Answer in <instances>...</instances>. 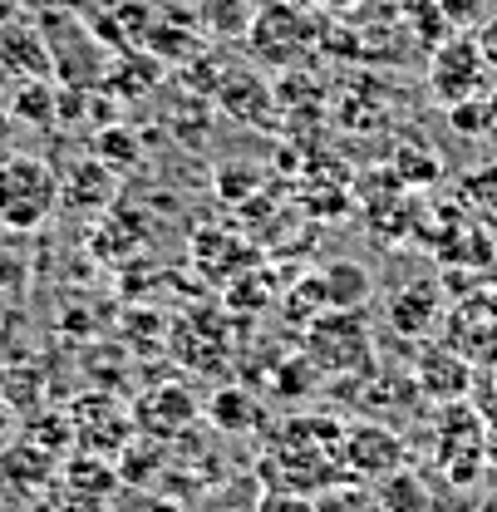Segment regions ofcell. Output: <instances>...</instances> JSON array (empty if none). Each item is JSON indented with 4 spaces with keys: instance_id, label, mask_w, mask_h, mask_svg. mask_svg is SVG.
<instances>
[{
    "instance_id": "cell-6",
    "label": "cell",
    "mask_w": 497,
    "mask_h": 512,
    "mask_svg": "<svg viewBox=\"0 0 497 512\" xmlns=\"http://www.w3.org/2000/svg\"><path fill=\"white\" fill-rule=\"evenodd\" d=\"M438 320V286L434 281H414L404 291H394L389 301V325L404 330V335H424Z\"/></svg>"
},
{
    "instance_id": "cell-5",
    "label": "cell",
    "mask_w": 497,
    "mask_h": 512,
    "mask_svg": "<svg viewBox=\"0 0 497 512\" xmlns=\"http://www.w3.org/2000/svg\"><path fill=\"white\" fill-rule=\"evenodd\" d=\"M370 271L360 261H330L320 271V291H325V306L330 311H360L370 301Z\"/></svg>"
},
{
    "instance_id": "cell-3",
    "label": "cell",
    "mask_w": 497,
    "mask_h": 512,
    "mask_svg": "<svg viewBox=\"0 0 497 512\" xmlns=\"http://www.w3.org/2000/svg\"><path fill=\"white\" fill-rule=\"evenodd\" d=\"M488 64L478 55V45L473 40H448L443 50L434 55V69H429V84H434V94L443 104H463V99H473L488 79Z\"/></svg>"
},
{
    "instance_id": "cell-9",
    "label": "cell",
    "mask_w": 497,
    "mask_h": 512,
    "mask_svg": "<svg viewBox=\"0 0 497 512\" xmlns=\"http://www.w3.org/2000/svg\"><path fill=\"white\" fill-rule=\"evenodd\" d=\"M94 153H99L109 168H133V163H138V138H133L128 128H104V133L94 138Z\"/></svg>"
},
{
    "instance_id": "cell-2",
    "label": "cell",
    "mask_w": 497,
    "mask_h": 512,
    "mask_svg": "<svg viewBox=\"0 0 497 512\" xmlns=\"http://www.w3.org/2000/svg\"><path fill=\"white\" fill-rule=\"evenodd\" d=\"M311 360L320 370L340 375L355 365H370V330L360 311H330L311 325Z\"/></svg>"
},
{
    "instance_id": "cell-16",
    "label": "cell",
    "mask_w": 497,
    "mask_h": 512,
    "mask_svg": "<svg viewBox=\"0 0 497 512\" xmlns=\"http://www.w3.org/2000/svg\"><path fill=\"white\" fill-rule=\"evenodd\" d=\"M0 153H5V148H0Z\"/></svg>"
},
{
    "instance_id": "cell-15",
    "label": "cell",
    "mask_w": 497,
    "mask_h": 512,
    "mask_svg": "<svg viewBox=\"0 0 497 512\" xmlns=\"http://www.w3.org/2000/svg\"><path fill=\"white\" fill-rule=\"evenodd\" d=\"M0 389H5V380H0Z\"/></svg>"
},
{
    "instance_id": "cell-12",
    "label": "cell",
    "mask_w": 497,
    "mask_h": 512,
    "mask_svg": "<svg viewBox=\"0 0 497 512\" xmlns=\"http://www.w3.org/2000/svg\"><path fill=\"white\" fill-rule=\"evenodd\" d=\"M473 45H478L483 64H488V69H497V20H493V25H483V30L473 35Z\"/></svg>"
},
{
    "instance_id": "cell-8",
    "label": "cell",
    "mask_w": 497,
    "mask_h": 512,
    "mask_svg": "<svg viewBox=\"0 0 497 512\" xmlns=\"http://www.w3.org/2000/svg\"><path fill=\"white\" fill-rule=\"evenodd\" d=\"M10 119H20V124H50L55 119V89L45 79H25V89L10 104Z\"/></svg>"
},
{
    "instance_id": "cell-14",
    "label": "cell",
    "mask_w": 497,
    "mask_h": 512,
    "mask_svg": "<svg viewBox=\"0 0 497 512\" xmlns=\"http://www.w3.org/2000/svg\"><path fill=\"white\" fill-rule=\"evenodd\" d=\"M20 20V0H0V30Z\"/></svg>"
},
{
    "instance_id": "cell-1",
    "label": "cell",
    "mask_w": 497,
    "mask_h": 512,
    "mask_svg": "<svg viewBox=\"0 0 497 512\" xmlns=\"http://www.w3.org/2000/svg\"><path fill=\"white\" fill-rule=\"evenodd\" d=\"M60 212V173L40 153H0V232L30 237Z\"/></svg>"
},
{
    "instance_id": "cell-10",
    "label": "cell",
    "mask_w": 497,
    "mask_h": 512,
    "mask_svg": "<svg viewBox=\"0 0 497 512\" xmlns=\"http://www.w3.org/2000/svg\"><path fill=\"white\" fill-rule=\"evenodd\" d=\"M202 25L217 35H242L247 30V5L242 0H202Z\"/></svg>"
},
{
    "instance_id": "cell-4",
    "label": "cell",
    "mask_w": 497,
    "mask_h": 512,
    "mask_svg": "<svg viewBox=\"0 0 497 512\" xmlns=\"http://www.w3.org/2000/svg\"><path fill=\"white\" fill-rule=\"evenodd\" d=\"M217 104H222L227 114H237L242 124H266V119H271V89H266V79H256L251 69H237V74H227V79L217 84Z\"/></svg>"
},
{
    "instance_id": "cell-11",
    "label": "cell",
    "mask_w": 497,
    "mask_h": 512,
    "mask_svg": "<svg viewBox=\"0 0 497 512\" xmlns=\"http://www.w3.org/2000/svg\"><path fill=\"white\" fill-rule=\"evenodd\" d=\"M212 419H217V424H232V419H237V424H256L261 414H256V404L242 399V394H222V399L212 404Z\"/></svg>"
},
{
    "instance_id": "cell-13",
    "label": "cell",
    "mask_w": 497,
    "mask_h": 512,
    "mask_svg": "<svg viewBox=\"0 0 497 512\" xmlns=\"http://www.w3.org/2000/svg\"><path fill=\"white\" fill-rule=\"evenodd\" d=\"M20 271H25L20 256H0V291H10V286L20 281Z\"/></svg>"
},
{
    "instance_id": "cell-7",
    "label": "cell",
    "mask_w": 497,
    "mask_h": 512,
    "mask_svg": "<svg viewBox=\"0 0 497 512\" xmlns=\"http://www.w3.org/2000/svg\"><path fill=\"white\" fill-rule=\"evenodd\" d=\"M345 453H350V463L365 468V473H389V468L399 463V444H394V434H384V429H350V434H345Z\"/></svg>"
}]
</instances>
